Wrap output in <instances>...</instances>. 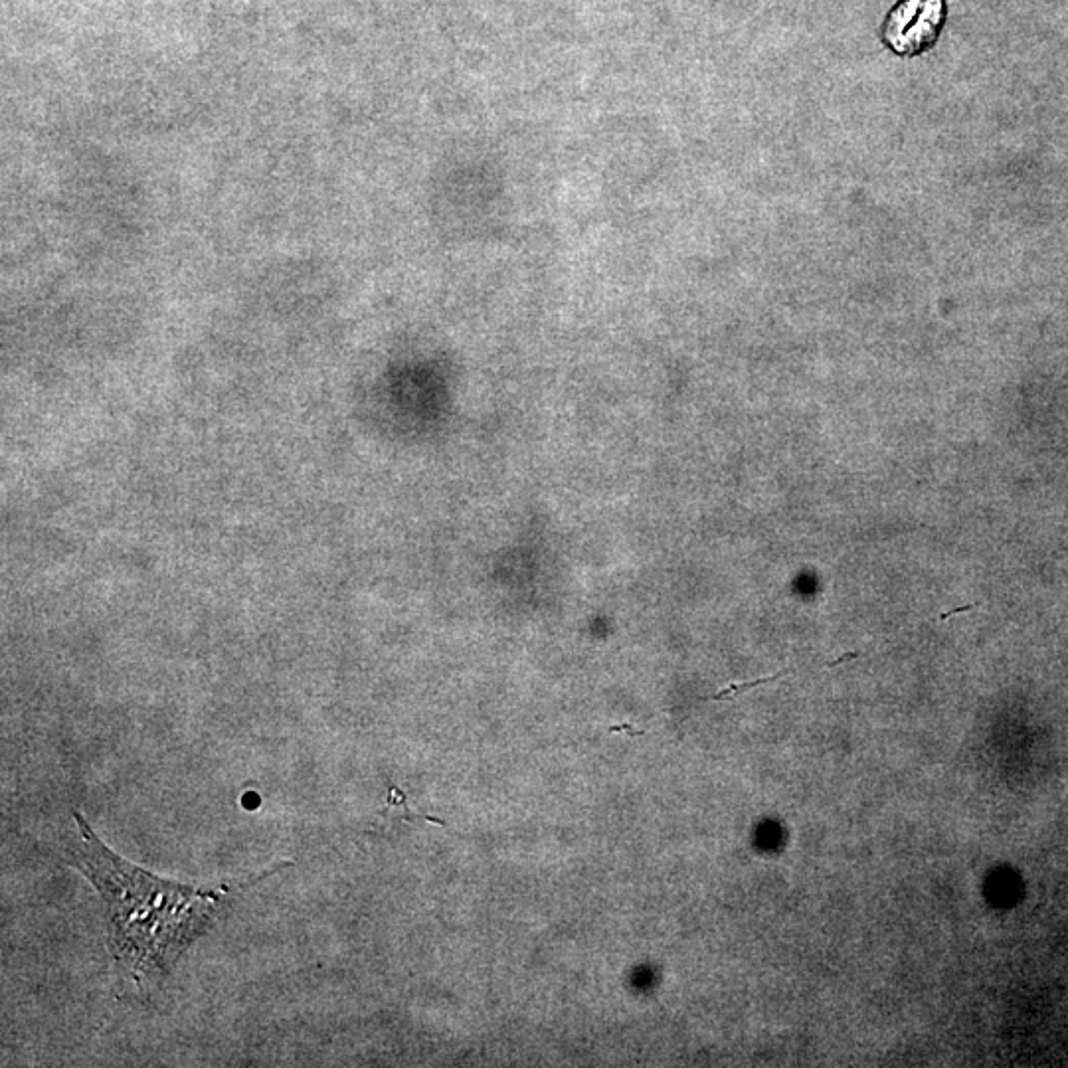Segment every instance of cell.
Masks as SVG:
<instances>
[{"mask_svg":"<svg viewBox=\"0 0 1068 1068\" xmlns=\"http://www.w3.org/2000/svg\"><path fill=\"white\" fill-rule=\"evenodd\" d=\"M76 837L66 857L99 894L107 946L123 995L149 997L182 954L210 932L236 900L285 865L220 885H182L161 879L113 853L74 813Z\"/></svg>","mask_w":1068,"mask_h":1068,"instance_id":"obj_1","label":"cell"},{"mask_svg":"<svg viewBox=\"0 0 1068 1068\" xmlns=\"http://www.w3.org/2000/svg\"><path fill=\"white\" fill-rule=\"evenodd\" d=\"M782 675H784V673H778V675H772V677H762V679H756V681H750V683H734V685H730V687H726V689L718 691V693H716V695H714L712 699H714V701H724V699H732L734 695H740V693H744V691H748V689H754V687H758V685H764V683L776 681V679H778V677H782Z\"/></svg>","mask_w":1068,"mask_h":1068,"instance_id":"obj_3","label":"cell"},{"mask_svg":"<svg viewBox=\"0 0 1068 1068\" xmlns=\"http://www.w3.org/2000/svg\"><path fill=\"white\" fill-rule=\"evenodd\" d=\"M859 655H861V653H845V655H843V657H841V659H837V661H831V663H829V667H835V665H841V663H845V661H851V659H857V657H859Z\"/></svg>","mask_w":1068,"mask_h":1068,"instance_id":"obj_6","label":"cell"},{"mask_svg":"<svg viewBox=\"0 0 1068 1068\" xmlns=\"http://www.w3.org/2000/svg\"><path fill=\"white\" fill-rule=\"evenodd\" d=\"M610 732H627L629 736H643V734H645V730L635 728V726H631V724H614V726L610 728Z\"/></svg>","mask_w":1068,"mask_h":1068,"instance_id":"obj_4","label":"cell"},{"mask_svg":"<svg viewBox=\"0 0 1068 1068\" xmlns=\"http://www.w3.org/2000/svg\"><path fill=\"white\" fill-rule=\"evenodd\" d=\"M970 610H974V606H964V608H958V610H952V612H946V614H942V616H940V620H948L950 616H956V614H964V612H970Z\"/></svg>","mask_w":1068,"mask_h":1068,"instance_id":"obj_5","label":"cell"},{"mask_svg":"<svg viewBox=\"0 0 1068 1068\" xmlns=\"http://www.w3.org/2000/svg\"><path fill=\"white\" fill-rule=\"evenodd\" d=\"M946 14V0H898L885 18L883 40L898 56H920L936 46Z\"/></svg>","mask_w":1068,"mask_h":1068,"instance_id":"obj_2","label":"cell"}]
</instances>
